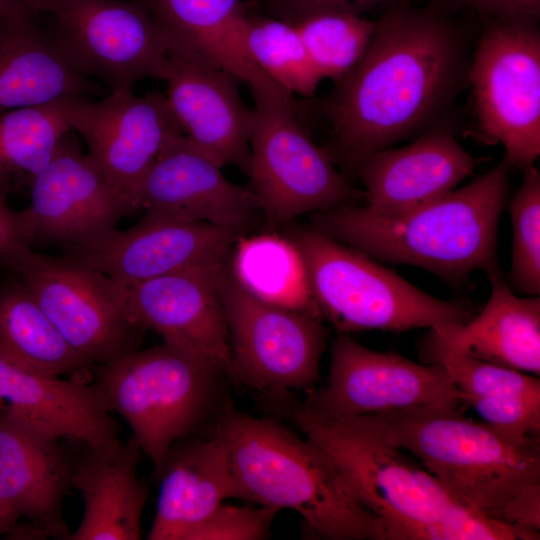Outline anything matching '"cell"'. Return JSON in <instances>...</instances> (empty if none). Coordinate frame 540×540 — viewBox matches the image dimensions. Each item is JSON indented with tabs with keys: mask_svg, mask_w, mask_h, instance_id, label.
Returning <instances> with one entry per match:
<instances>
[{
	"mask_svg": "<svg viewBox=\"0 0 540 540\" xmlns=\"http://www.w3.org/2000/svg\"><path fill=\"white\" fill-rule=\"evenodd\" d=\"M374 21L364 53L319 106L329 126L325 151L354 174L368 156L402 140L456 133L476 43L440 1L396 4Z\"/></svg>",
	"mask_w": 540,
	"mask_h": 540,
	"instance_id": "1",
	"label": "cell"
},
{
	"mask_svg": "<svg viewBox=\"0 0 540 540\" xmlns=\"http://www.w3.org/2000/svg\"><path fill=\"white\" fill-rule=\"evenodd\" d=\"M511 169L503 157L465 186L418 208L382 214L345 204L314 213L312 227L375 260L412 265L463 284L475 270L501 269L497 233Z\"/></svg>",
	"mask_w": 540,
	"mask_h": 540,
	"instance_id": "2",
	"label": "cell"
},
{
	"mask_svg": "<svg viewBox=\"0 0 540 540\" xmlns=\"http://www.w3.org/2000/svg\"><path fill=\"white\" fill-rule=\"evenodd\" d=\"M464 407L453 400L357 418L415 456L457 503L500 520L509 500L540 484V436H515L471 420Z\"/></svg>",
	"mask_w": 540,
	"mask_h": 540,
	"instance_id": "3",
	"label": "cell"
},
{
	"mask_svg": "<svg viewBox=\"0 0 540 540\" xmlns=\"http://www.w3.org/2000/svg\"><path fill=\"white\" fill-rule=\"evenodd\" d=\"M240 499L297 512L312 536L386 540L383 520L342 488L319 449L275 418H257L230 402L215 423Z\"/></svg>",
	"mask_w": 540,
	"mask_h": 540,
	"instance_id": "4",
	"label": "cell"
},
{
	"mask_svg": "<svg viewBox=\"0 0 540 540\" xmlns=\"http://www.w3.org/2000/svg\"><path fill=\"white\" fill-rule=\"evenodd\" d=\"M92 375L156 473L171 445L216 423L229 403L214 361L165 341L95 366Z\"/></svg>",
	"mask_w": 540,
	"mask_h": 540,
	"instance_id": "5",
	"label": "cell"
},
{
	"mask_svg": "<svg viewBox=\"0 0 540 540\" xmlns=\"http://www.w3.org/2000/svg\"><path fill=\"white\" fill-rule=\"evenodd\" d=\"M285 236L303 259L321 319L341 334L435 329L466 323L476 314L471 303L429 295L375 259L312 226L292 227Z\"/></svg>",
	"mask_w": 540,
	"mask_h": 540,
	"instance_id": "6",
	"label": "cell"
},
{
	"mask_svg": "<svg viewBox=\"0 0 540 540\" xmlns=\"http://www.w3.org/2000/svg\"><path fill=\"white\" fill-rule=\"evenodd\" d=\"M288 408L295 425L322 453L342 488L383 520L386 534L392 524L437 521L471 511L452 499L424 467L357 417H324L302 404Z\"/></svg>",
	"mask_w": 540,
	"mask_h": 540,
	"instance_id": "7",
	"label": "cell"
},
{
	"mask_svg": "<svg viewBox=\"0 0 540 540\" xmlns=\"http://www.w3.org/2000/svg\"><path fill=\"white\" fill-rule=\"evenodd\" d=\"M252 95L256 119L246 173L269 226L365 197L312 140L292 96Z\"/></svg>",
	"mask_w": 540,
	"mask_h": 540,
	"instance_id": "8",
	"label": "cell"
},
{
	"mask_svg": "<svg viewBox=\"0 0 540 540\" xmlns=\"http://www.w3.org/2000/svg\"><path fill=\"white\" fill-rule=\"evenodd\" d=\"M475 137L501 144L512 168L540 154V29L536 22L484 21L470 69Z\"/></svg>",
	"mask_w": 540,
	"mask_h": 540,
	"instance_id": "9",
	"label": "cell"
},
{
	"mask_svg": "<svg viewBox=\"0 0 540 540\" xmlns=\"http://www.w3.org/2000/svg\"><path fill=\"white\" fill-rule=\"evenodd\" d=\"M25 5L52 17L72 65L110 91L132 89L145 78L163 80L168 46L138 0H27Z\"/></svg>",
	"mask_w": 540,
	"mask_h": 540,
	"instance_id": "10",
	"label": "cell"
},
{
	"mask_svg": "<svg viewBox=\"0 0 540 540\" xmlns=\"http://www.w3.org/2000/svg\"><path fill=\"white\" fill-rule=\"evenodd\" d=\"M222 300L230 340V379L275 397L309 392L319 380L326 329L315 317L249 293L228 265Z\"/></svg>",
	"mask_w": 540,
	"mask_h": 540,
	"instance_id": "11",
	"label": "cell"
},
{
	"mask_svg": "<svg viewBox=\"0 0 540 540\" xmlns=\"http://www.w3.org/2000/svg\"><path fill=\"white\" fill-rule=\"evenodd\" d=\"M15 274L92 368L141 347L143 331L127 315L128 289L103 272L64 254L32 251Z\"/></svg>",
	"mask_w": 540,
	"mask_h": 540,
	"instance_id": "12",
	"label": "cell"
},
{
	"mask_svg": "<svg viewBox=\"0 0 540 540\" xmlns=\"http://www.w3.org/2000/svg\"><path fill=\"white\" fill-rule=\"evenodd\" d=\"M29 190L30 205L15 211V218L22 239L31 248L93 242L138 210L134 200L110 183L82 152L73 130L62 139Z\"/></svg>",
	"mask_w": 540,
	"mask_h": 540,
	"instance_id": "13",
	"label": "cell"
},
{
	"mask_svg": "<svg viewBox=\"0 0 540 540\" xmlns=\"http://www.w3.org/2000/svg\"><path fill=\"white\" fill-rule=\"evenodd\" d=\"M459 397L442 367L375 351L340 334L331 345L327 383L307 392L302 405L320 416L344 419L422 408Z\"/></svg>",
	"mask_w": 540,
	"mask_h": 540,
	"instance_id": "14",
	"label": "cell"
},
{
	"mask_svg": "<svg viewBox=\"0 0 540 540\" xmlns=\"http://www.w3.org/2000/svg\"><path fill=\"white\" fill-rule=\"evenodd\" d=\"M66 113L71 129L84 139L87 155L137 207V192L145 175L184 135L161 92L137 96L132 89L110 91L96 101L71 97L66 101Z\"/></svg>",
	"mask_w": 540,
	"mask_h": 540,
	"instance_id": "15",
	"label": "cell"
},
{
	"mask_svg": "<svg viewBox=\"0 0 540 540\" xmlns=\"http://www.w3.org/2000/svg\"><path fill=\"white\" fill-rule=\"evenodd\" d=\"M242 235L208 223L146 214L127 230L116 228L93 242L62 249L64 255L128 289L166 274L226 261Z\"/></svg>",
	"mask_w": 540,
	"mask_h": 540,
	"instance_id": "16",
	"label": "cell"
},
{
	"mask_svg": "<svg viewBox=\"0 0 540 540\" xmlns=\"http://www.w3.org/2000/svg\"><path fill=\"white\" fill-rule=\"evenodd\" d=\"M228 261L136 284L127 290L126 310L129 320L143 332L152 330L165 342L211 359L230 378V340L222 300Z\"/></svg>",
	"mask_w": 540,
	"mask_h": 540,
	"instance_id": "17",
	"label": "cell"
},
{
	"mask_svg": "<svg viewBox=\"0 0 540 540\" xmlns=\"http://www.w3.org/2000/svg\"><path fill=\"white\" fill-rule=\"evenodd\" d=\"M74 463L59 438L27 424L0 400V519L5 534L25 517L47 537L67 539L63 502Z\"/></svg>",
	"mask_w": 540,
	"mask_h": 540,
	"instance_id": "18",
	"label": "cell"
},
{
	"mask_svg": "<svg viewBox=\"0 0 540 540\" xmlns=\"http://www.w3.org/2000/svg\"><path fill=\"white\" fill-rule=\"evenodd\" d=\"M222 166L185 136L155 161L137 192L146 214L203 222L244 234L260 204L250 188L229 181Z\"/></svg>",
	"mask_w": 540,
	"mask_h": 540,
	"instance_id": "19",
	"label": "cell"
},
{
	"mask_svg": "<svg viewBox=\"0 0 540 540\" xmlns=\"http://www.w3.org/2000/svg\"><path fill=\"white\" fill-rule=\"evenodd\" d=\"M165 97L185 138L220 166L247 172L255 108L239 92L240 80L214 66L169 56Z\"/></svg>",
	"mask_w": 540,
	"mask_h": 540,
	"instance_id": "20",
	"label": "cell"
},
{
	"mask_svg": "<svg viewBox=\"0 0 540 540\" xmlns=\"http://www.w3.org/2000/svg\"><path fill=\"white\" fill-rule=\"evenodd\" d=\"M481 161L464 149L454 132L435 130L406 146L371 154L355 174L365 187L366 207L393 214L449 194L474 174Z\"/></svg>",
	"mask_w": 540,
	"mask_h": 540,
	"instance_id": "21",
	"label": "cell"
},
{
	"mask_svg": "<svg viewBox=\"0 0 540 540\" xmlns=\"http://www.w3.org/2000/svg\"><path fill=\"white\" fill-rule=\"evenodd\" d=\"M162 32L169 54L214 66L246 82L252 93L290 95L254 63L245 42L243 0H138Z\"/></svg>",
	"mask_w": 540,
	"mask_h": 540,
	"instance_id": "22",
	"label": "cell"
},
{
	"mask_svg": "<svg viewBox=\"0 0 540 540\" xmlns=\"http://www.w3.org/2000/svg\"><path fill=\"white\" fill-rule=\"evenodd\" d=\"M39 15L17 4L0 16V113L98 90L72 65Z\"/></svg>",
	"mask_w": 540,
	"mask_h": 540,
	"instance_id": "23",
	"label": "cell"
},
{
	"mask_svg": "<svg viewBox=\"0 0 540 540\" xmlns=\"http://www.w3.org/2000/svg\"><path fill=\"white\" fill-rule=\"evenodd\" d=\"M0 400L21 420L56 438L75 439L87 448L121 443L118 424L95 381L38 375L0 357Z\"/></svg>",
	"mask_w": 540,
	"mask_h": 540,
	"instance_id": "24",
	"label": "cell"
},
{
	"mask_svg": "<svg viewBox=\"0 0 540 540\" xmlns=\"http://www.w3.org/2000/svg\"><path fill=\"white\" fill-rule=\"evenodd\" d=\"M156 474L160 489L149 540H185L224 500L240 499L226 444L216 431L175 442Z\"/></svg>",
	"mask_w": 540,
	"mask_h": 540,
	"instance_id": "25",
	"label": "cell"
},
{
	"mask_svg": "<svg viewBox=\"0 0 540 540\" xmlns=\"http://www.w3.org/2000/svg\"><path fill=\"white\" fill-rule=\"evenodd\" d=\"M131 436L110 448H88L75 459L70 480L83 501L78 528L66 540H138L149 488L138 477L141 456Z\"/></svg>",
	"mask_w": 540,
	"mask_h": 540,
	"instance_id": "26",
	"label": "cell"
},
{
	"mask_svg": "<svg viewBox=\"0 0 540 540\" xmlns=\"http://www.w3.org/2000/svg\"><path fill=\"white\" fill-rule=\"evenodd\" d=\"M488 275L490 296L466 323L432 329L453 351L540 375V298L518 297L501 269Z\"/></svg>",
	"mask_w": 540,
	"mask_h": 540,
	"instance_id": "27",
	"label": "cell"
},
{
	"mask_svg": "<svg viewBox=\"0 0 540 540\" xmlns=\"http://www.w3.org/2000/svg\"><path fill=\"white\" fill-rule=\"evenodd\" d=\"M0 357L26 371L92 381V366L64 339L16 274L0 285Z\"/></svg>",
	"mask_w": 540,
	"mask_h": 540,
	"instance_id": "28",
	"label": "cell"
},
{
	"mask_svg": "<svg viewBox=\"0 0 540 540\" xmlns=\"http://www.w3.org/2000/svg\"><path fill=\"white\" fill-rule=\"evenodd\" d=\"M229 267L242 287L255 297L322 320L303 259L286 236L242 235L233 246Z\"/></svg>",
	"mask_w": 540,
	"mask_h": 540,
	"instance_id": "29",
	"label": "cell"
},
{
	"mask_svg": "<svg viewBox=\"0 0 540 540\" xmlns=\"http://www.w3.org/2000/svg\"><path fill=\"white\" fill-rule=\"evenodd\" d=\"M67 98L0 113V199L29 189L72 129Z\"/></svg>",
	"mask_w": 540,
	"mask_h": 540,
	"instance_id": "30",
	"label": "cell"
},
{
	"mask_svg": "<svg viewBox=\"0 0 540 540\" xmlns=\"http://www.w3.org/2000/svg\"><path fill=\"white\" fill-rule=\"evenodd\" d=\"M245 42L257 67L280 88L292 96L314 95L322 78L291 22L249 13Z\"/></svg>",
	"mask_w": 540,
	"mask_h": 540,
	"instance_id": "31",
	"label": "cell"
},
{
	"mask_svg": "<svg viewBox=\"0 0 540 540\" xmlns=\"http://www.w3.org/2000/svg\"><path fill=\"white\" fill-rule=\"evenodd\" d=\"M291 23L322 80L333 82L360 59L375 25L364 15L339 10L314 12Z\"/></svg>",
	"mask_w": 540,
	"mask_h": 540,
	"instance_id": "32",
	"label": "cell"
},
{
	"mask_svg": "<svg viewBox=\"0 0 540 540\" xmlns=\"http://www.w3.org/2000/svg\"><path fill=\"white\" fill-rule=\"evenodd\" d=\"M420 355L423 363L438 365L446 371L460 396L540 394L539 376L457 353L432 329L421 343Z\"/></svg>",
	"mask_w": 540,
	"mask_h": 540,
	"instance_id": "33",
	"label": "cell"
},
{
	"mask_svg": "<svg viewBox=\"0 0 540 540\" xmlns=\"http://www.w3.org/2000/svg\"><path fill=\"white\" fill-rule=\"evenodd\" d=\"M513 241L511 289L526 296L540 294V171L534 164L523 169V181L510 204Z\"/></svg>",
	"mask_w": 540,
	"mask_h": 540,
	"instance_id": "34",
	"label": "cell"
},
{
	"mask_svg": "<svg viewBox=\"0 0 540 540\" xmlns=\"http://www.w3.org/2000/svg\"><path fill=\"white\" fill-rule=\"evenodd\" d=\"M539 536L537 530L466 511L443 520L392 524L386 540H538Z\"/></svg>",
	"mask_w": 540,
	"mask_h": 540,
	"instance_id": "35",
	"label": "cell"
},
{
	"mask_svg": "<svg viewBox=\"0 0 540 540\" xmlns=\"http://www.w3.org/2000/svg\"><path fill=\"white\" fill-rule=\"evenodd\" d=\"M279 510L220 504L185 540H260L269 536Z\"/></svg>",
	"mask_w": 540,
	"mask_h": 540,
	"instance_id": "36",
	"label": "cell"
},
{
	"mask_svg": "<svg viewBox=\"0 0 540 540\" xmlns=\"http://www.w3.org/2000/svg\"><path fill=\"white\" fill-rule=\"evenodd\" d=\"M484 422L520 437L540 436V394L490 397L460 396Z\"/></svg>",
	"mask_w": 540,
	"mask_h": 540,
	"instance_id": "37",
	"label": "cell"
},
{
	"mask_svg": "<svg viewBox=\"0 0 540 540\" xmlns=\"http://www.w3.org/2000/svg\"><path fill=\"white\" fill-rule=\"evenodd\" d=\"M269 15L288 21L319 11L339 10L359 15L378 7L408 3L410 0H263Z\"/></svg>",
	"mask_w": 540,
	"mask_h": 540,
	"instance_id": "38",
	"label": "cell"
},
{
	"mask_svg": "<svg viewBox=\"0 0 540 540\" xmlns=\"http://www.w3.org/2000/svg\"><path fill=\"white\" fill-rule=\"evenodd\" d=\"M454 6L464 7L484 21L539 22L540 0H450Z\"/></svg>",
	"mask_w": 540,
	"mask_h": 540,
	"instance_id": "39",
	"label": "cell"
},
{
	"mask_svg": "<svg viewBox=\"0 0 540 540\" xmlns=\"http://www.w3.org/2000/svg\"><path fill=\"white\" fill-rule=\"evenodd\" d=\"M32 251L19 233L15 211L0 199V264L15 274Z\"/></svg>",
	"mask_w": 540,
	"mask_h": 540,
	"instance_id": "40",
	"label": "cell"
},
{
	"mask_svg": "<svg viewBox=\"0 0 540 540\" xmlns=\"http://www.w3.org/2000/svg\"><path fill=\"white\" fill-rule=\"evenodd\" d=\"M500 520L540 530V484L523 489L504 506Z\"/></svg>",
	"mask_w": 540,
	"mask_h": 540,
	"instance_id": "41",
	"label": "cell"
},
{
	"mask_svg": "<svg viewBox=\"0 0 540 540\" xmlns=\"http://www.w3.org/2000/svg\"><path fill=\"white\" fill-rule=\"evenodd\" d=\"M27 0H0V5L26 4Z\"/></svg>",
	"mask_w": 540,
	"mask_h": 540,
	"instance_id": "42",
	"label": "cell"
},
{
	"mask_svg": "<svg viewBox=\"0 0 540 540\" xmlns=\"http://www.w3.org/2000/svg\"><path fill=\"white\" fill-rule=\"evenodd\" d=\"M17 5V4H16ZM13 5H0V16Z\"/></svg>",
	"mask_w": 540,
	"mask_h": 540,
	"instance_id": "43",
	"label": "cell"
},
{
	"mask_svg": "<svg viewBox=\"0 0 540 540\" xmlns=\"http://www.w3.org/2000/svg\"><path fill=\"white\" fill-rule=\"evenodd\" d=\"M6 531H5V528H4V525L0 519V535H5Z\"/></svg>",
	"mask_w": 540,
	"mask_h": 540,
	"instance_id": "44",
	"label": "cell"
}]
</instances>
